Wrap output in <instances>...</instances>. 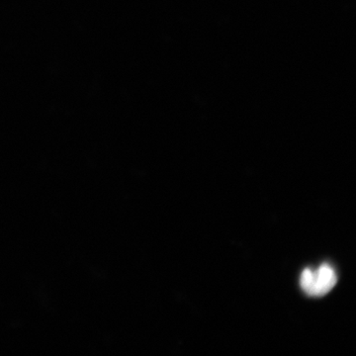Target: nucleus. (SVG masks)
<instances>
[{
    "mask_svg": "<svg viewBox=\"0 0 356 356\" xmlns=\"http://www.w3.org/2000/svg\"><path fill=\"white\" fill-rule=\"evenodd\" d=\"M337 274L329 264H323L317 270L307 268L301 274L300 285L310 296L322 297L336 286Z\"/></svg>",
    "mask_w": 356,
    "mask_h": 356,
    "instance_id": "1",
    "label": "nucleus"
}]
</instances>
